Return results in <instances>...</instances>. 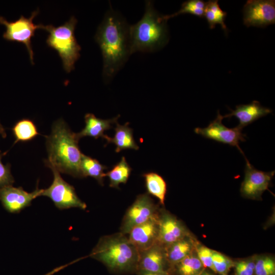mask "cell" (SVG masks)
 Listing matches in <instances>:
<instances>
[{
	"mask_svg": "<svg viewBox=\"0 0 275 275\" xmlns=\"http://www.w3.org/2000/svg\"><path fill=\"white\" fill-rule=\"evenodd\" d=\"M139 271L170 274V266L167 260L164 246L157 242L140 253L136 272Z\"/></svg>",
	"mask_w": 275,
	"mask_h": 275,
	"instance_id": "14",
	"label": "cell"
},
{
	"mask_svg": "<svg viewBox=\"0 0 275 275\" xmlns=\"http://www.w3.org/2000/svg\"><path fill=\"white\" fill-rule=\"evenodd\" d=\"M53 180L50 186L43 190L42 196L49 198L56 207L63 210L70 208H78L85 210L87 205L77 196L73 186L66 182L60 173L53 168Z\"/></svg>",
	"mask_w": 275,
	"mask_h": 275,
	"instance_id": "7",
	"label": "cell"
},
{
	"mask_svg": "<svg viewBox=\"0 0 275 275\" xmlns=\"http://www.w3.org/2000/svg\"><path fill=\"white\" fill-rule=\"evenodd\" d=\"M119 116L111 119L104 120L97 118L93 114H87L85 116L86 125L79 132L76 133L79 139L84 136H90L96 139L104 138V132L111 128V124L117 122Z\"/></svg>",
	"mask_w": 275,
	"mask_h": 275,
	"instance_id": "17",
	"label": "cell"
},
{
	"mask_svg": "<svg viewBox=\"0 0 275 275\" xmlns=\"http://www.w3.org/2000/svg\"><path fill=\"white\" fill-rule=\"evenodd\" d=\"M0 134L3 138H5L7 136V134L5 131V129L1 124L0 122Z\"/></svg>",
	"mask_w": 275,
	"mask_h": 275,
	"instance_id": "33",
	"label": "cell"
},
{
	"mask_svg": "<svg viewBox=\"0 0 275 275\" xmlns=\"http://www.w3.org/2000/svg\"><path fill=\"white\" fill-rule=\"evenodd\" d=\"M164 248L170 270L172 266L194 252L195 243L190 236H188Z\"/></svg>",
	"mask_w": 275,
	"mask_h": 275,
	"instance_id": "18",
	"label": "cell"
},
{
	"mask_svg": "<svg viewBox=\"0 0 275 275\" xmlns=\"http://www.w3.org/2000/svg\"><path fill=\"white\" fill-rule=\"evenodd\" d=\"M205 269L196 253L193 252L183 260L172 266L170 274L198 275Z\"/></svg>",
	"mask_w": 275,
	"mask_h": 275,
	"instance_id": "20",
	"label": "cell"
},
{
	"mask_svg": "<svg viewBox=\"0 0 275 275\" xmlns=\"http://www.w3.org/2000/svg\"><path fill=\"white\" fill-rule=\"evenodd\" d=\"M224 118V116H222L218 111L215 119L207 127H196L194 131L206 139L236 147L244 155L243 152L239 147V143L240 142L245 141V135L242 132V129L237 126L230 128L223 125L222 120Z\"/></svg>",
	"mask_w": 275,
	"mask_h": 275,
	"instance_id": "9",
	"label": "cell"
},
{
	"mask_svg": "<svg viewBox=\"0 0 275 275\" xmlns=\"http://www.w3.org/2000/svg\"><path fill=\"white\" fill-rule=\"evenodd\" d=\"M255 259L243 260L234 263L235 275H254Z\"/></svg>",
	"mask_w": 275,
	"mask_h": 275,
	"instance_id": "31",
	"label": "cell"
},
{
	"mask_svg": "<svg viewBox=\"0 0 275 275\" xmlns=\"http://www.w3.org/2000/svg\"><path fill=\"white\" fill-rule=\"evenodd\" d=\"M213 250L204 245L196 248V254L204 268H209L214 271L212 263Z\"/></svg>",
	"mask_w": 275,
	"mask_h": 275,
	"instance_id": "30",
	"label": "cell"
},
{
	"mask_svg": "<svg viewBox=\"0 0 275 275\" xmlns=\"http://www.w3.org/2000/svg\"><path fill=\"white\" fill-rule=\"evenodd\" d=\"M198 275H213V274L204 269L202 272H201L200 273H199Z\"/></svg>",
	"mask_w": 275,
	"mask_h": 275,
	"instance_id": "34",
	"label": "cell"
},
{
	"mask_svg": "<svg viewBox=\"0 0 275 275\" xmlns=\"http://www.w3.org/2000/svg\"><path fill=\"white\" fill-rule=\"evenodd\" d=\"M76 23L77 19L73 16L61 25L55 27L52 24L43 25L42 28L49 33L47 44L58 52L67 72L74 68V64L80 57L81 47L74 35Z\"/></svg>",
	"mask_w": 275,
	"mask_h": 275,
	"instance_id": "5",
	"label": "cell"
},
{
	"mask_svg": "<svg viewBox=\"0 0 275 275\" xmlns=\"http://www.w3.org/2000/svg\"><path fill=\"white\" fill-rule=\"evenodd\" d=\"M43 190L37 186L33 192L28 193L22 187L7 186L0 189V201L7 211L19 213L30 206L33 200L42 196Z\"/></svg>",
	"mask_w": 275,
	"mask_h": 275,
	"instance_id": "13",
	"label": "cell"
},
{
	"mask_svg": "<svg viewBox=\"0 0 275 275\" xmlns=\"http://www.w3.org/2000/svg\"><path fill=\"white\" fill-rule=\"evenodd\" d=\"M158 212L157 206L148 194L139 195L127 209L120 232L128 234L134 227L156 216Z\"/></svg>",
	"mask_w": 275,
	"mask_h": 275,
	"instance_id": "8",
	"label": "cell"
},
{
	"mask_svg": "<svg viewBox=\"0 0 275 275\" xmlns=\"http://www.w3.org/2000/svg\"><path fill=\"white\" fill-rule=\"evenodd\" d=\"M39 13L38 10L34 11L30 17L26 18L21 15L18 19L14 21H8L5 18L0 16V23L6 28L3 35V38L7 41L24 44L32 64H34V53L31 39L35 36L36 30L42 29L43 26L42 24H36L33 22V19Z\"/></svg>",
	"mask_w": 275,
	"mask_h": 275,
	"instance_id": "6",
	"label": "cell"
},
{
	"mask_svg": "<svg viewBox=\"0 0 275 275\" xmlns=\"http://www.w3.org/2000/svg\"><path fill=\"white\" fill-rule=\"evenodd\" d=\"M143 176L148 193L155 197L161 204L164 205L167 191V183L164 179L154 172L145 173Z\"/></svg>",
	"mask_w": 275,
	"mask_h": 275,
	"instance_id": "22",
	"label": "cell"
},
{
	"mask_svg": "<svg viewBox=\"0 0 275 275\" xmlns=\"http://www.w3.org/2000/svg\"><path fill=\"white\" fill-rule=\"evenodd\" d=\"M212 263L214 272L219 275H228L234 263L228 257L215 251H213Z\"/></svg>",
	"mask_w": 275,
	"mask_h": 275,
	"instance_id": "27",
	"label": "cell"
},
{
	"mask_svg": "<svg viewBox=\"0 0 275 275\" xmlns=\"http://www.w3.org/2000/svg\"><path fill=\"white\" fill-rule=\"evenodd\" d=\"M158 215L147 222L134 227L128 234V238L139 253L157 242Z\"/></svg>",
	"mask_w": 275,
	"mask_h": 275,
	"instance_id": "15",
	"label": "cell"
},
{
	"mask_svg": "<svg viewBox=\"0 0 275 275\" xmlns=\"http://www.w3.org/2000/svg\"><path fill=\"white\" fill-rule=\"evenodd\" d=\"M151 1L146 2L142 18L130 25V39L132 54L136 51L151 52L166 45L168 41L167 21L163 20Z\"/></svg>",
	"mask_w": 275,
	"mask_h": 275,
	"instance_id": "4",
	"label": "cell"
},
{
	"mask_svg": "<svg viewBox=\"0 0 275 275\" xmlns=\"http://www.w3.org/2000/svg\"><path fill=\"white\" fill-rule=\"evenodd\" d=\"M131 169L124 157L113 168L105 174L109 179V186L118 188L120 183H126L130 176Z\"/></svg>",
	"mask_w": 275,
	"mask_h": 275,
	"instance_id": "25",
	"label": "cell"
},
{
	"mask_svg": "<svg viewBox=\"0 0 275 275\" xmlns=\"http://www.w3.org/2000/svg\"><path fill=\"white\" fill-rule=\"evenodd\" d=\"M226 16L227 13L221 9L218 1H209L206 3L204 17L206 18L211 29H214L218 24L227 31V26L225 23Z\"/></svg>",
	"mask_w": 275,
	"mask_h": 275,
	"instance_id": "24",
	"label": "cell"
},
{
	"mask_svg": "<svg viewBox=\"0 0 275 275\" xmlns=\"http://www.w3.org/2000/svg\"><path fill=\"white\" fill-rule=\"evenodd\" d=\"M90 256L114 273H126L136 272L140 253L128 236L119 232L101 237Z\"/></svg>",
	"mask_w": 275,
	"mask_h": 275,
	"instance_id": "3",
	"label": "cell"
},
{
	"mask_svg": "<svg viewBox=\"0 0 275 275\" xmlns=\"http://www.w3.org/2000/svg\"><path fill=\"white\" fill-rule=\"evenodd\" d=\"M7 152L2 153L0 151V189L4 187L12 185L14 179L11 173V166L9 163L5 165L2 163V158Z\"/></svg>",
	"mask_w": 275,
	"mask_h": 275,
	"instance_id": "29",
	"label": "cell"
},
{
	"mask_svg": "<svg viewBox=\"0 0 275 275\" xmlns=\"http://www.w3.org/2000/svg\"><path fill=\"white\" fill-rule=\"evenodd\" d=\"M246 164L244 178L242 181L240 193L244 197L259 199L262 193L268 189L274 171L266 172L256 169L245 157Z\"/></svg>",
	"mask_w": 275,
	"mask_h": 275,
	"instance_id": "11",
	"label": "cell"
},
{
	"mask_svg": "<svg viewBox=\"0 0 275 275\" xmlns=\"http://www.w3.org/2000/svg\"><path fill=\"white\" fill-rule=\"evenodd\" d=\"M46 138L48 153L46 166L60 173L83 178L80 169L82 153L78 144L79 139L64 120L60 119L56 121L52 125L51 133Z\"/></svg>",
	"mask_w": 275,
	"mask_h": 275,
	"instance_id": "2",
	"label": "cell"
},
{
	"mask_svg": "<svg viewBox=\"0 0 275 275\" xmlns=\"http://www.w3.org/2000/svg\"><path fill=\"white\" fill-rule=\"evenodd\" d=\"M138 275H170L166 273L159 272H151L144 271H139L136 272Z\"/></svg>",
	"mask_w": 275,
	"mask_h": 275,
	"instance_id": "32",
	"label": "cell"
},
{
	"mask_svg": "<svg viewBox=\"0 0 275 275\" xmlns=\"http://www.w3.org/2000/svg\"><path fill=\"white\" fill-rule=\"evenodd\" d=\"M255 275L275 274V262L272 258L261 256L255 259Z\"/></svg>",
	"mask_w": 275,
	"mask_h": 275,
	"instance_id": "28",
	"label": "cell"
},
{
	"mask_svg": "<svg viewBox=\"0 0 275 275\" xmlns=\"http://www.w3.org/2000/svg\"><path fill=\"white\" fill-rule=\"evenodd\" d=\"M205 5L206 3L203 1H187L182 4L181 8L178 11L171 15H163L162 18L163 20L167 21L172 17L184 13H189L200 17H204Z\"/></svg>",
	"mask_w": 275,
	"mask_h": 275,
	"instance_id": "26",
	"label": "cell"
},
{
	"mask_svg": "<svg viewBox=\"0 0 275 275\" xmlns=\"http://www.w3.org/2000/svg\"><path fill=\"white\" fill-rule=\"evenodd\" d=\"M80 169L83 177H93L103 185V178L105 177L103 171L107 169L106 166L101 164L97 160L82 154Z\"/></svg>",
	"mask_w": 275,
	"mask_h": 275,
	"instance_id": "23",
	"label": "cell"
},
{
	"mask_svg": "<svg viewBox=\"0 0 275 275\" xmlns=\"http://www.w3.org/2000/svg\"><path fill=\"white\" fill-rule=\"evenodd\" d=\"M115 128V133L112 138L105 135V139L108 143H113L116 146V152H119L124 149H134L137 150L139 146L133 139L132 130L128 126V123L124 125H120L117 122Z\"/></svg>",
	"mask_w": 275,
	"mask_h": 275,
	"instance_id": "19",
	"label": "cell"
},
{
	"mask_svg": "<svg viewBox=\"0 0 275 275\" xmlns=\"http://www.w3.org/2000/svg\"><path fill=\"white\" fill-rule=\"evenodd\" d=\"M230 110V113L224 116V118L235 117L239 121L237 126L241 129L272 112L271 109L262 106L260 102L256 100H254L249 104L237 105L235 110Z\"/></svg>",
	"mask_w": 275,
	"mask_h": 275,
	"instance_id": "16",
	"label": "cell"
},
{
	"mask_svg": "<svg viewBox=\"0 0 275 275\" xmlns=\"http://www.w3.org/2000/svg\"><path fill=\"white\" fill-rule=\"evenodd\" d=\"M129 31L125 18L112 8L98 28L95 39L101 51L105 81L112 79L132 54Z\"/></svg>",
	"mask_w": 275,
	"mask_h": 275,
	"instance_id": "1",
	"label": "cell"
},
{
	"mask_svg": "<svg viewBox=\"0 0 275 275\" xmlns=\"http://www.w3.org/2000/svg\"><path fill=\"white\" fill-rule=\"evenodd\" d=\"M158 222L157 242L164 247L190 236L184 225L164 210H159Z\"/></svg>",
	"mask_w": 275,
	"mask_h": 275,
	"instance_id": "12",
	"label": "cell"
},
{
	"mask_svg": "<svg viewBox=\"0 0 275 275\" xmlns=\"http://www.w3.org/2000/svg\"><path fill=\"white\" fill-rule=\"evenodd\" d=\"M243 23L247 27H265L275 22V3L272 0H249L244 5Z\"/></svg>",
	"mask_w": 275,
	"mask_h": 275,
	"instance_id": "10",
	"label": "cell"
},
{
	"mask_svg": "<svg viewBox=\"0 0 275 275\" xmlns=\"http://www.w3.org/2000/svg\"><path fill=\"white\" fill-rule=\"evenodd\" d=\"M11 130L15 139L14 144L20 142L32 141L39 134L34 122L29 119H22L18 121Z\"/></svg>",
	"mask_w": 275,
	"mask_h": 275,
	"instance_id": "21",
	"label": "cell"
}]
</instances>
